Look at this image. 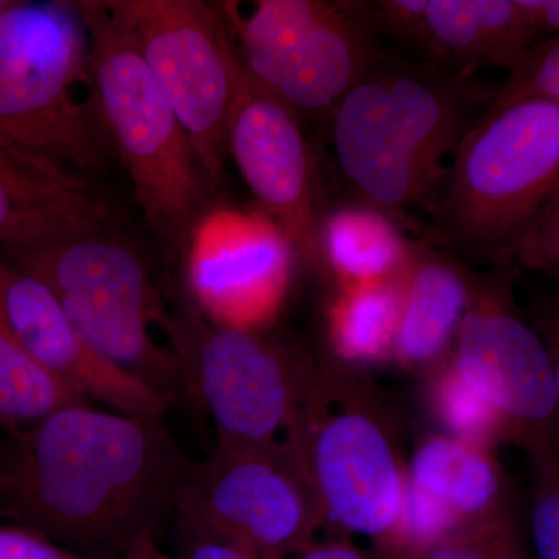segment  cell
Listing matches in <instances>:
<instances>
[{
	"instance_id": "1",
	"label": "cell",
	"mask_w": 559,
	"mask_h": 559,
	"mask_svg": "<svg viewBox=\"0 0 559 559\" xmlns=\"http://www.w3.org/2000/svg\"><path fill=\"white\" fill-rule=\"evenodd\" d=\"M0 511L87 559H121L171 525L193 462L165 415L64 407L10 433Z\"/></svg>"
},
{
	"instance_id": "2",
	"label": "cell",
	"mask_w": 559,
	"mask_h": 559,
	"mask_svg": "<svg viewBox=\"0 0 559 559\" xmlns=\"http://www.w3.org/2000/svg\"><path fill=\"white\" fill-rule=\"evenodd\" d=\"M496 86L389 51L326 114L334 165L355 201L404 231L436 204L450 170L444 157L488 108Z\"/></svg>"
},
{
	"instance_id": "3",
	"label": "cell",
	"mask_w": 559,
	"mask_h": 559,
	"mask_svg": "<svg viewBox=\"0 0 559 559\" xmlns=\"http://www.w3.org/2000/svg\"><path fill=\"white\" fill-rule=\"evenodd\" d=\"M454 156L418 240L459 260H521L559 215V103L485 109Z\"/></svg>"
},
{
	"instance_id": "4",
	"label": "cell",
	"mask_w": 559,
	"mask_h": 559,
	"mask_svg": "<svg viewBox=\"0 0 559 559\" xmlns=\"http://www.w3.org/2000/svg\"><path fill=\"white\" fill-rule=\"evenodd\" d=\"M7 253L10 266L49 289L73 329L102 356L175 403L187 393L179 316L168 311L134 245L108 227Z\"/></svg>"
},
{
	"instance_id": "5",
	"label": "cell",
	"mask_w": 559,
	"mask_h": 559,
	"mask_svg": "<svg viewBox=\"0 0 559 559\" xmlns=\"http://www.w3.org/2000/svg\"><path fill=\"white\" fill-rule=\"evenodd\" d=\"M72 3L86 31L92 90L110 148L130 176L151 229L183 252L213 193L197 151L105 2Z\"/></svg>"
},
{
	"instance_id": "6",
	"label": "cell",
	"mask_w": 559,
	"mask_h": 559,
	"mask_svg": "<svg viewBox=\"0 0 559 559\" xmlns=\"http://www.w3.org/2000/svg\"><path fill=\"white\" fill-rule=\"evenodd\" d=\"M325 524L389 549L403 510L407 465L380 400L344 364L312 358L293 439Z\"/></svg>"
},
{
	"instance_id": "7",
	"label": "cell",
	"mask_w": 559,
	"mask_h": 559,
	"mask_svg": "<svg viewBox=\"0 0 559 559\" xmlns=\"http://www.w3.org/2000/svg\"><path fill=\"white\" fill-rule=\"evenodd\" d=\"M0 138L90 178L109 164L72 2H11L0 14Z\"/></svg>"
},
{
	"instance_id": "8",
	"label": "cell",
	"mask_w": 559,
	"mask_h": 559,
	"mask_svg": "<svg viewBox=\"0 0 559 559\" xmlns=\"http://www.w3.org/2000/svg\"><path fill=\"white\" fill-rule=\"evenodd\" d=\"M219 5L246 75L300 119H325L389 53L369 2L257 0L248 16Z\"/></svg>"
},
{
	"instance_id": "9",
	"label": "cell",
	"mask_w": 559,
	"mask_h": 559,
	"mask_svg": "<svg viewBox=\"0 0 559 559\" xmlns=\"http://www.w3.org/2000/svg\"><path fill=\"white\" fill-rule=\"evenodd\" d=\"M130 33L191 140L213 191L227 160V123L241 62L219 3L103 0Z\"/></svg>"
},
{
	"instance_id": "10",
	"label": "cell",
	"mask_w": 559,
	"mask_h": 559,
	"mask_svg": "<svg viewBox=\"0 0 559 559\" xmlns=\"http://www.w3.org/2000/svg\"><path fill=\"white\" fill-rule=\"evenodd\" d=\"M179 320L187 392L212 418L216 447L293 448L312 356L270 330L213 325L189 299Z\"/></svg>"
},
{
	"instance_id": "11",
	"label": "cell",
	"mask_w": 559,
	"mask_h": 559,
	"mask_svg": "<svg viewBox=\"0 0 559 559\" xmlns=\"http://www.w3.org/2000/svg\"><path fill=\"white\" fill-rule=\"evenodd\" d=\"M229 540L253 559H285L325 525L293 448L216 447L191 465L175 516Z\"/></svg>"
},
{
	"instance_id": "12",
	"label": "cell",
	"mask_w": 559,
	"mask_h": 559,
	"mask_svg": "<svg viewBox=\"0 0 559 559\" xmlns=\"http://www.w3.org/2000/svg\"><path fill=\"white\" fill-rule=\"evenodd\" d=\"M187 293L213 325L266 331L277 320L299 263L260 209H207L183 248Z\"/></svg>"
},
{
	"instance_id": "13",
	"label": "cell",
	"mask_w": 559,
	"mask_h": 559,
	"mask_svg": "<svg viewBox=\"0 0 559 559\" xmlns=\"http://www.w3.org/2000/svg\"><path fill=\"white\" fill-rule=\"evenodd\" d=\"M506 288L474 286L455 334L451 369L521 437L533 457L550 454L546 430L557 418L558 369L538 333L516 314Z\"/></svg>"
},
{
	"instance_id": "14",
	"label": "cell",
	"mask_w": 559,
	"mask_h": 559,
	"mask_svg": "<svg viewBox=\"0 0 559 559\" xmlns=\"http://www.w3.org/2000/svg\"><path fill=\"white\" fill-rule=\"evenodd\" d=\"M227 156L299 263L329 280L322 226L330 207L300 117L260 90L245 70L227 123Z\"/></svg>"
},
{
	"instance_id": "15",
	"label": "cell",
	"mask_w": 559,
	"mask_h": 559,
	"mask_svg": "<svg viewBox=\"0 0 559 559\" xmlns=\"http://www.w3.org/2000/svg\"><path fill=\"white\" fill-rule=\"evenodd\" d=\"M0 308L25 352L84 400L124 415H167L175 401L91 347L38 280L0 261Z\"/></svg>"
},
{
	"instance_id": "16",
	"label": "cell",
	"mask_w": 559,
	"mask_h": 559,
	"mask_svg": "<svg viewBox=\"0 0 559 559\" xmlns=\"http://www.w3.org/2000/svg\"><path fill=\"white\" fill-rule=\"evenodd\" d=\"M503 510L502 473L491 452L433 436L407 465L406 492L390 554L417 559L444 533Z\"/></svg>"
},
{
	"instance_id": "17",
	"label": "cell",
	"mask_w": 559,
	"mask_h": 559,
	"mask_svg": "<svg viewBox=\"0 0 559 559\" xmlns=\"http://www.w3.org/2000/svg\"><path fill=\"white\" fill-rule=\"evenodd\" d=\"M112 209L90 176L0 138V245L24 250L108 229Z\"/></svg>"
},
{
	"instance_id": "18",
	"label": "cell",
	"mask_w": 559,
	"mask_h": 559,
	"mask_svg": "<svg viewBox=\"0 0 559 559\" xmlns=\"http://www.w3.org/2000/svg\"><path fill=\"white\" fill-rule=\"evenodd\" d=\"M543 40L525 0H429L414 58L455 72L507 70Z\"/></svg>"
},
{
	"instance_id": "19",
	"label": "cell",
	"mask_w": 559,
	"mask_h": 559,
	"mask_svg": "<svg viewBox=\"0 0 559 559\" xmlns=\"http://www.w3.org/2000/svg\"><path fill=\"white\" fill-rule=\"evenodd\" d=\"M476 282L457 257L417 240L401 275V311L393 358L417 369L440 358L455 340Z\"/></svg>"
},
{
	"instance_id": "20",
	"label": "cell",
	"mask_w": 559,
	"mask_h": 559,
	"mask_svg": "<svg viewBox=\"0 0 559 559\" xmlns=\"http://www.w3.org/2000/svg\"><path fill=\"white\" fill-rule=\"evenodd\" d=\"M322 248L329 280L353 289L401 277L417 240L380 210L353 201L326 212Z\"/></svg>"
},
{
	"instance_id": "21",
	"label": "cell",
	"mask_w": 559,
	"mask_h": 559,
	"mask_svg": "<svg viewBox=\"0 0 559 559\" xmlns=\"http://www.w3.org/2000/svg\"><path fill=\"white\" fill-rule=\"evenodd\" d=\"M401 311V277L337 289L329 310L331 348L342 362L393 358Z\"/></svg>"
},
{
	"instance_id": "22",
	"label": "cell",
	"mask_w": 559,
	"mask_h": 559,
	"mask_svg": "<svg viewBox=\"0 0 559 559\" xmlns=\"http://www.w3.org/2000/svg\"><path fill=\"white\" fill-rule=\"evenodd\" d=\"M76 404H91L43 369L14 336L0 308V428L21 432Z\"/></svg>"
},
{
	"instance_id": "23",
	"label": "cell",
	"mask_w": 559,
	"mask_h": 559,
	"mask_svg": "<svg viewBox=\"0 0 559 559\" xmlns=\"http://www.w3.org/2000/svg\"><path fill=\"white\" fill-rule=\"evenodd\" d=\"M417 559H527L507 510L468 522L430 543Z\"/></svg>"
},
{
	"instance_id": "24",
	"label": "cell",
	"mask_w": 559,
	"mask_h": 559,
	"mask_svg": "<svg viewBox=\"0 0 559 559\" xmlns=\"http://www.w3.org/2000/svg\"><path fill=\"white\" fill-rule=\"evenodd\" d=\"M436 406L441 421L454 432V439L489 450L492 441L509 436L499 415L460 380L451 367L443 370L437 381Z\"/></svg>"
},
{
	"instance_id": "25",
	"label": "cell",
	"mask_w": 559,
	"mask_h": 559,
	"mask_svg": "<svg viewBox=\"0 0 559 559\" xmlns=\"http://www.w3.org/2000/svg\"><path fill=\"white\" fill-rule=\"evenodd\" d=\"M507 80L496 86L489 109H502L525 102L559 103V38L530 47L507 69Z\"/></svg>"
},
{
	"instance_id": "26",
	"label": "cell",
	"mask_w": 559,
	"mask_h": 559,
	"mask_svg": "<svg viewBox=\"0 0 559 559\" xmlns=\"http://www.w3.org/2000/svg\"><path fill=\"white\" fill-rule=\"evenodd\" d=\"M540 481L532 507L533 544L538 559H559V488L554 454L536 459Z\"/></svg>"
},
{
	"instance_id": "27",
	"label": "cell",
	"mask_w": 559,
	"mask_h": 559,
	"mask_svg": "<svg viewBox=\"0 0 559 559\" xmlns=\"http://www.w3.org/2000/svg\"><path fill=\"white\" fill-rule=\"evenodd\" d=\"M429 0H380L369 2L382 39L417 51Z\"/></svg>"
},
{
	"instance_id": "28",
	"label": "cell",
	"mask_w": 559,
	"mask_h": 559,
	"mask_svg": "<svg viewBox=\"0 0 559 559\" xmlns=\"http://www.w3.org/2000/svg\"><path fill=\"white\" fill-rule=\"evenodd\" d=\"M170 527L176 543L175 559H253L229 540L179 518H173Z\"/></svg>"
},
{
	"instance_id": "29",
	"label": "cell",
	"mask_w": 559,
	"mask_h": 559,
	"mask_svg": "<svg viewBox=\"0 0 559 559\" xmlns=\"http://www.w3.org/2000/svg\"><path fill=\"white\" fill-rule=\"evenodd\" d=\"M0 559H87L73 554L57 543L33 532L31 528L14 525L0 527Z\"/></svg>"
},
{
	"instance_id": "30",
	"label": "cell",
	"mask_w": 559,
	"mask_h": 559,
	"mask_svg": "<svg viewBox=\"0 0 559 559\" xmlns=\"http://www.w3.org/2000/svg\"><path fill=\"white\" fill-rule=\"evenodd\" d=\"M285 559H369L349 540H326V543H312L304 550L290 555Z\"/></svg>"
},
{
	"instance_id": "31",
	"label": "cell",
	"mask_w": 559,
	"mask_h": 559,
	"mask_svg": "<svg viewBox=\"0 0 559 559\" xmlns=\"http://www.w3.org/2000/svg\"><path fill=\"white\" fill-rule=\"evenodd\" d=\"M121 559H175L162 550L159 539L154 536H140L128 547Z\"/></svg>"
},
{
	"instance_id": "32",
	"label": "cell",
	"mask_w": 559,
	"mask_h": 559,
	"mask_svg": "<svg viewBox=\"0 0 559 559\" xmlns=\"http://www.w3.org/2000/svg\"><path fill=\"white\" fill-rule=\"evenodd\" d=\"M10 7V0H0V14Z\"/></svg>"
}]
</instances>
